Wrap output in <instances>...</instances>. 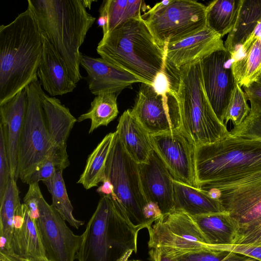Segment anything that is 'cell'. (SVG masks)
<instances>
[{"label": "cell", "mask_w": 261, "mask_h": 261, "mask_svg": "<svg viewBox=\"0 0 261 261\" xmlns=\"http://www.w3.org/2000/svg\"><path fill=\"white\" fill-rule=\"evenodd\" d=\"M42 50V36L29 9L1 25L0 104L38 80Z\"/></svg>", "instance_id": "1"}, {"label": "cell", "mask_w": 261, "mask_h": 261, "mask_svg": "<svg viewBox=\"0 0 261 261\" xmlns=\"http://www.w3.org/2000/svg\"><path fill=\"white\" fill-rule=\"evenodd\" d=\"M42 37L53 46L69 75L77 84L82 79L80 48L95 17L82 0H28Z\"/></svg>", "instance_id": "2"}, {"label": "cell", "mask_w": 261, "mask_h": 261, "mask_svg": "<svg viewBox=\"0 0 261 261\" xmlns=\"http://www.w3.org/2000/svg\"><path fill=\"white\" fill-rule=\"evenodd\" d=\"M97 53L114 66L152 85L164 68L165 48L142 17L132 18L103 35Z\"/></svg>", "instance_id": "3"}, {"label": "cell", "mask_w": 261, "mask_h": 261, "mask_svg": "<svg viewBox=\"0 0 261 261\" xmlns=\"http://www.w3.org/2000/svg\"><path fill=\"white\" fill-rule=\"evenodd\" d=\"M135 225L125 210L109 195L101 196L89 220L77 252L78 261H127L137 252Z\"/></svg>", "instance_id": "4"}, {"label": "cell", "mask_w": 261, "mask_h": 261, "mask_svg": "<svg viewBox=\"0 0 261 261\" xmlns=\"http://www.w3.org/2000/svg\"><path fill=\"white\" fill-rule=\"evenodd\" d=\"M170 88L179 104L181 129L196 147L221 140L229 135L226 126L215 115L203 88L200 60L177 72L166 73Z\"/></svg>", "instance_id": "5"}, {"label": "cell", "mask_w": 261, "mask_h": 261, "mask_svg": "<svg viewBox=\"0 0 261 261\" xmlns=\"http://www.w3.org/2000/svg\"><path fill=\"white\" fill-rule=\"evenodd\" d=\"M195 168L199 186L224 184L261 172V141L229 135L198 146Z\"/></svg>", "instance_id": "6"}, {"label": "cell", "mask_w": 261, "mask_h": 261, "mask_svg": "<svg viewBox=\"0 0 261 261\" xmlns=\"http://www.w3.org/2000/svg\"><path fill=\"white\" fill-rule=\"evenodd\" d=\"M105 173L104 179L110 187L108 195L123 207L134 225L148 228L162 217L148 202L141 186L139 164L125 151L116 132Z\"/></svg>", "instance_id": "7"}, {"label": "cell", "mask_w": 261, "mask_h": 261, "mask_svg": "<svg viewBox=\"0 0 261 261\" xmlns=\"http://www.w3.org/2000/svg\"><path fill=\"white\" fill-rule=\"evenodd\" d=\"M199 189L220 202L237 227L236 241L261 226V172L224 184H201Z\"/></svg>", "instance_id": "8"}, {"label": "cell", "mask_w": 261, "mask_h": 261, "mask_svg": "<svg viewBox=\"0 0 261 261\" xmlns=\"http://www.w3.org/2000/svg\"><path fill=\"white\" fill-rule=\"evenodd\" d=\"M206 8L196 1L167 0L142 15L158 43L164 48L206 27Z\"/></svg>", "instance_id": "9"}, {"label": "cell", "mask_w": 261, "mask_h": 261, "mask_svg": "<svg viewBox=\"0 0 261 261\" xmlns=\"http://www.w3.org/2000/svg\"><path fill=\"white\" fill-rule=\"evenodd\" d=\"M25 89L28 105L20 137L18 170L24 183L27 177L50 155L53 148L46 122L41 97L44 92L38 80Z\"/></svg>", "instance_id": "10"}, {"label": "cell", "mask_w": 261, "mask_h": 261, "mask_svg": "<svg viewBox=\"0 0 261 261\" xmlns=\"http://www.w3.org/2000/svg\"><path fill=\"white\" fill-rule=\"evenodd\" d=\"M154 222L147 228L150 249L161 247L171 253L213 249L193 217L182 211L175 210Z\"/></svg>", "instance_id": "11"}, {"label": "cell", "mask_w": 261, "mask_h": 261, "mask_svg": "<svg viewBox=\"0 0 261 261\" xmlns=\"http://www.w3.org/2000/svg\"><path fill=\"white\" fill-rule=\"evenodd\" d=\"M141 84L131 111L149 135L181 129L179 107L174 92L170 89L161 94L152 85Z\"/></svg>", "instance_id": "12"}, {"label": "cell", "mask_w": 261, "mask_h": 261, "mask_svg": "<svg viewBox=\"0 0 261 261\" xmlns=\"http://www.w3.org/2000/svg\"><path fill=\"white\" fill-rule=\"evenodd\" d=\"M231 55L225 48L217 49L200 60L203 88L219 120L224 124L225 115L237 83Z\"/></svg>", "instance_id": "13"}, {"label": "cell", "mask_w": 261, "mask_h": 261, "mask_svg": "<svg viewBox=\"0 0 261 261\" xmlns=\"http://www.w3.org/2000/svg\"><path fill=\"white\" fill-rule=\"evenodd\" d=\"M37 225L47 259L50 261H74L83 236L74 234L59 213L42 196Z\"/></svg>", "instance_id": "14"}, {"label": "cell", "mask_w": 261, "mask_h": 261, "mask_svg": "<svg viewBox=\"0 0 261 261\" xmlns=\"http://www.w3.org/2000/svg\"><path fill=\"white\" fill-rule=\"evenodd\" d=\"M150 137L154 149L173 179L199 189L195 168L196 146L184 130L181 128Z\"/></svg>", "instance_id": "15"}, {"label": "cell", "mask_w": 261, "mask_h": 261, "mask_svg": "<svg viewBox=\"0 0 261 261\" xmlns=\"http://www.w3.org/2000/svg\"><path fill=\"white\" fill-rule=\"evenodd\" d=\"M139 169L142 190L149 204L156 207L162 217L173 212L174 179L154 149L146 163L139 164Z\"/></svg>", "instance_id": "16"}, {"label": "cell", "mask_w": 261, "mask_h": 261, "mask_svg": "<svg viewBox=\"0 0 261 261\" xmlns=\"http://www.w3.org/2000/svg\"><path fill=\"white\" fill-rule=\"evenodd\" d=\"M224 47L221 36L206 27L190 37L165 45L164 71L166 73L177 72L183 66Z\"/></svg>", "instance_id": "17"}, {"label": "cell", "mask_w": 261, "mask_h": 261, "mask_svg": "<svg viewBox=\"0 0 261 261\" xmlns=\"http://www.w3.org/2000/svg\"><path fill=\"white\" fill-rule=\"evenodd\" d=\"M28 105L25 88L0 104V129L3 131L9 158L11 178L17 181L20 137Z\"/></svg>", "instance_id": "18"}, {"label": "cell", "mask_w": 261, "mask_h": 261, "mask_svg": "<svg viewBox=\"0 0 261 261\" xmlns=\"http://www.w3.org/2000/svg\"><path fill=\"white\" fill-rule=\"evenodd\" d=\"M80 65L87 71L89 89L95 96L108 93L118 94L134 83H144L130 72L114 66L101 58L82 54Z\"/></svg>", "instance_id": "19"}, {"label": "cell", "mask_w": 261, "mask_h": 261, "mask_svg": "<svg viewBox=\"0 0 261 261\" xmlns=\"http://www.w3.org/2000/svg\"><path fill=\"white\" fill-rule=\"evenodd\" d=\"M43 38L41 60L37 77L44 90L51 97L72 92L76 87L67 69L50 43Z\"/></svg>", "instance_id": "20"}, {"label": "cell", "mask_w": 261, "mask_h": 261, "mask_svg": "<svg viewBox=\"0 0 261 261\" xmlns=\"http://www.w3.org/2000/svg\"><path fill=\"white\" fill-rule=\"evenodd\" d=\"M11 256L48 260L35 222L22 203L17 208L14 222Z\"/></svg>", "instance_id": "21"}, {"label": "cell", "mask_w": 261, "mask_h": 261, "mask_svg": "<svg viewBox=\"0 0 261 261\" xmlns=\"http://www.w3.org/2000/svg\"><path fill=\"white\" fill-rule=\"evenodd\" d=\"M116 132L128 155L138 164L146 163L154 149L150 135L131 110L120 117Z\"/></svg>", "instance_id": "22"}, {"label": "cell", "mask_w": 261, "mask_h": 261, "mask_svg": "<svg viewBox=\"0 0 261 261\" xmlns=\"http://www.w3.org/2000/svg\"><path fill=\"white\" fill-rule=\"evenodd\" d=\"M41 101L47 127L54 147L66 148L67 141L77 119L58 98L45 94Z\"/></svg>", "instance_id": "23"}, {"label": "cell", "mask_w": 261, "mask_h": 261, "mask_svg": "<svg viewBox=\"0 0 261 261\" xmlns=\"http://www.w3.org/2000/svg\"><path fill=\"white\" fill-rule=\"evenodd\" d=\"M174 211H182L191 216L225 212L218 199L208 193L174 179Z\"/></svg>", "instance_id": "24"}, {"label": "cell", "mask_w": 261, "mask_h": 261, "mask_svg": "<svg viewBox=\"0 0 261 261\" xmlns=\"http://www.w3.org/2000/svg\"><path fill=\"white\" fill-rule=\"evenodd\" d=\"M261 20V0H241L235 24L224 42L233 55L251 35Z\"/></svg>", "instance_id": "25"}, {"label": "cell", "mask_w": 261, "mask_h": 261, "mask_svg": "<svg viewBox=\"0 0 261 261\" xmlns=\"http://www.w3.org/2000/svg\"><path fill=\"white\" fill-rule=\"evenodd\" d=\"M146 7L142 0H104L99 8L97 24L103 35L128 20L141 17Z\"/></svg>", "instance_id": "26"}, {"label": "cell", "mask_w": 261, "mask_h": 261, "mask_svg": "<svg viewBox=\"0 0 261 261\" xmlns=\"http://www.w3.org/2000/svg\"><path fill=\"white\" fill-rule=\"evenodd\" d=\"M192 217L210 245H228L235 243L237 227L226 212Z\"/></svg>", "instance_id": "27"}, {"label": "cell", "mask_w": 261, "mask_h": 261, "mask_svg": "<svg viewBox=\"0 0 261 261\" xmlns=\"http://www.w3.org/2000/svg\"><path fill=\"white\" fill-rule=\"evenodd\" d=\"M16 181L11 178L0 200V252L10 255L14 217L20 204Z\"/></svg>", "instance_id": "28"}, {"label": "cell", "mask_w": 261, "mask_h": 261, "mask_svg": "<svg viewBox=\"0 0 261 261\" xmlns=\"http://www.w3.org/2000/svg\"><path fill=\"white\" fill-rule=\"evenodd\" d=\"M115 135V132L106 135L89 155L84 170L77 181L86 189L98 186L104 179L106 162Z\"/></svg>", "instance_id": "29"}, {"label": "cell", "mask_w": 261, "mask_h": 261, "mask_svg": "<svg viewBox=\"0 0 261 261\" xmlns=\"http://www.w3.org/2000/svg\"><path fill=\"white\" fill-rule=\"evenodd\" d=\"M241 0H215L206 8V27L222 38L232 29Z\"/></svg>", "instance_id": "30"}, {"label": "cell", "mask_w": 261, "mask_h": 261, "mask_svg": "<svg viewBox=\"0 0 261 261\" xmlns=\"http://www.w3.org/2000/svg\"><path fill=\"white\" fill-rule=\"evenodd\" d=\"M116 94L108 93L96 95L91 102L89 110L77 118L78 122L91 120L89 134L101 126H107L117 116L119 112Z\"/></svg>", "instance_id": "31"}, {"label": "cell", "mask_w": 261, "mask_h": 261, "mask_svg": "<svg viewBox=\"0 0 261 261\" xmlns=\"http://www.w3.org/2000/svg\"><path fill=\"white\" fill-rule=\"evenodd\" d=\"M63 171L56 172L50 178L43 181L51 196V206L62 218L76 229L84 224V222L76 219L73 214L72 206L68 197Z\"/></svg>", "instance_id": "32"}, {"label": "cell", "mask_w": 261, "mask_h": 261, "mask_svg": "<svg viewBox=\"0 0 261 261\" xmlns=\"http://www.w3.org/2000/svg\"><path fill=\"white\" fill-rule=\"evenodd\" d=\"M260 67L261 37L255 41L244 57L232 64L234 78L241 87L254 81Z\"/></svg>", "instance_id": "33"}, {"label": "cell", "mask_w": 261, "mask_h": 261, "mask_svg": "<svg viewBox=\"0 0 261 261\" xmlns=\"http://www.w3.org/2000/svg\"><path fill=\"white\" fill-rule=\"evenodd\" d=\"M69 165L66 148L54 147L50 155L27 177L24 183L29 185L46 180L56 172L63 171Z\"/></svg>", "instance_id": "34"}, {"label": "cell", "mask_w": 261, "mask_h": 261, "mask_svg": "<svg viewBox=\"0 0 261 261\" xmlns=\"http://www.w3.org/2000/svg\"><path fill=\"white\" fill-rule=\"evenodd\" d=\"M165 251L178 261H245L248 257L230 251L212 249L179 253Z\"/></svg>", "instance_id": "35"}, {"label": "cell", "mask_w": 261, "mask_h": 261, "mask_svg": "<svg viewBox=\"0 0 261 261\" xmlns=\"http://www.w3.org/2000/svg\"><path fill=\"white\" fill-rule=\"evenodd\" d=\"M250 111V107L247 103L244 91L237 82L225 115L224 125L226 126L227 122L231 120L233 126L239 125L247 117Z\"/></svg>", "instance_id": "36"}, {"label": "cell", "mask_w": 261, "mask_h": 261, "mask_svg": "<svg viewBox=\"0 0 261 261\" xmlns=\"http://www.w3.org/2000/svg\"><path fill=\"white\" fill-rule=\"evenodd\" d=\"M229 132L231 136L261 141V111H250L244 120Z\"/></svg>", "instance_id": "37"}, {"label": "cell", "mask_w": 261, "mask_h": 261, "mask_svg": "<svg viewBox=\"0 0 261 261\" xmlns=\"http://www.w3.org/2000/svg\"><path fill=\"white\" fill-rule=\"evenodd\" d=\"M11 179L9 158L3 131L0 129V200Z\"/></svg>", "instance_id": "38"}, {"label": "cell", "mask_w": 261, "mask_h": 261, "mask_svg": "<svg viewBox=\"0 0 261 261\" xmlns=\"http://www.w3.org/2000/svg\"><path fill=\"white\" fill-rule=\"evenodd\" d=\"M29 189L23 199V204L26 206L31 218L36 220L39 215V202L42 194L38 182L29 184Z\"/></svg>", "instance_id": "39"}, {"label": "cell", "mask_w": 261, "mask_h": 261, "mask_svg": "<svg viewBox=\"0 0 261 261\" xmlns=\"http://www.w3.org/2000/svg\"><path fill=\"white\" fill-rule=\"evenodd\" d=\"M214 249L230 251L248 257L261 261V245L252 244H232L213 245Z\"/></svg>", "instance_id": "40"}, {"label": "cell", "mask_w": 261, "mask_h": 261, "mask_svg": "<svg viewBox=\"0 0 261 261\" xmlns=\"http://www.w3.org/2000/svg\"><path fill=\"white\" fill-rule=\"evenodd\" d=\"M247 100L250 103V111H261V83L253 82L243 87Z\"/></svg>", "instance_id": "41"}, {"label": "cell", "mask_w": 261, "mask_h": 261, "mask_svg": "<svg viewBox=\"0 0 261 261\" xmlns=\"http://www.w3.org/2000/svg\"><path fill=\"white\" fill-rule=\"evenodd\" d=\"M234 244L261 245V226L239 238Z\"/></svg>", "instance_id": "42"}, {"label": "cell", "mask_w": 261, "mask_h": 261, "mask_svg": "<svg viewBox=\"0 0 261 261\" xmlns=\"http://www.w3.org/2000/svg\"><path fill=\"white\" fill-rule=\"evenodd\" d=\"M152 86L158 93L161 94L170 90L169 80L164 70L156 77Z\"/></svg>", "instance_id": "43"}, {"label": "cell", "mask_w": 261, "mask_h": 261, "mask_svg": "<svg viewBox=\"0 0 261 261\" xmlns=\"http://www.w3.org/2000/svg\"><path fill=\"white\" fill-rule=\"evenodd\" d=\"M149 255L150 261H178L162 248L150 249Z\"/></svg>", "instance_id": "44"}, {"label": "cell", "mask_w": 261, "mask_h": 261, "mask_svg": "<svg viewBox=\"0 0 261 261\" xmlns=\"http://www.w3.org/2000/svg\"><path fill=\"white\" fill-rule=\"evenodd\" d=\"M0 261H21L18 258L0 252Z\"/></svg>", "instance_id": "45"}, {"label": "cell", "mask_w": 261, "mask_h": 261, "mask_svg": "<svg viewBox=\"0 0 261 261\" xmlns=\"http://www.w3.org/2000/svg\"><path fill=\"white\" fill-rule=\"evenodd\" d=\"M95 1L94 0H82V3L86 8H88L90 9L92 3Z\"/></svg>", "instance_id": "46"}, {"label": "cell", "mask_w": 261, "mask_h": 261, "mask_svg": "<svg viewBox=\"0 0 261 261\" xmlns=\"http://www.w3.org/2000/svg\"><path fill=\"white\" fill-rule=\"evenodd\" d=\"M19 259H20L21 261H50L48 260H39V259H31V258H20V257H17Z\"/></svg>", "instance_id": "47"}, {"label": "cell", "mask_w": 261, "mask_h": 261, "mask_svg": "<svg viewBox=\"0 0 261 261\" xmlns=\"http://www.w3.org/2000/svg\"><path fill=\"white\" fill-rule=\"evenodd\" d=\"M260 79H261V67H260V69L259 70V71H258V72L257 73L253 82L256 81Z\"/></svg>", "instance_id": "48"}, {"label": "cell", "mask_w": 261, "mask_h": 261, "mask_svg": "<svg viewBox=\"0 0 261 261\" xmlns=\"http://www.w3.org/2000/svg\"><path fill=\"white\" fill-rule=\"evenodd\" d=\"M245 261H256V260L254 259H253V258H251L250 257H247V258Z\"/></svg>", "instance_id": "49"}, {"label": "cell", "mask_w": 261, "mask_h": 261, "mask_svg": "<svg viewBox=\"0 0 261 261\" xmlns=\"http://www.w3.org/2000/svg\"><path fill=\"white\" fill-rule=\"evenodd\" d=\"M127 261H141V260H127Z\"/></svg>", "instance_id": "50"}, {"label": "cell", "mask_w": 261, "mask_h": 261, "mask_svg": "<svg viewBox=\"0 0 261 261\" xmlns=\"http://www.w3.org/2000/svg\"><path fill=\"white\" fill-rule=\"evenodd\" d=\"M258 81V82H259L261 83V79H259V80H257V81Z\"/></svg>", "instance_id": "51"}]
</instances>
